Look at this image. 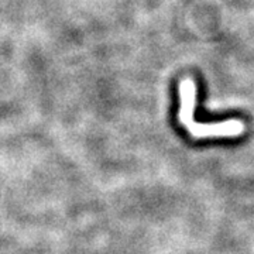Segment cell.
<instances>
[{"instance_id": "obj_1", "label": "cell", "mask_w": 254, "mask_h": 254, "mask_svg": "<svg viewBox=\"0 0 254 254\" xmlns=\"http://www.w3.org/2000/svg\"><path fill=\"white\" fill-rule=\"evenodd\" d=\"M180 99L181 105L178 119L192 137H237L245 133V123L237 119L216 123H198L193 120V110L196 106V83L192 78H185L180 83Z\"/></svg>"}]
</instances>
